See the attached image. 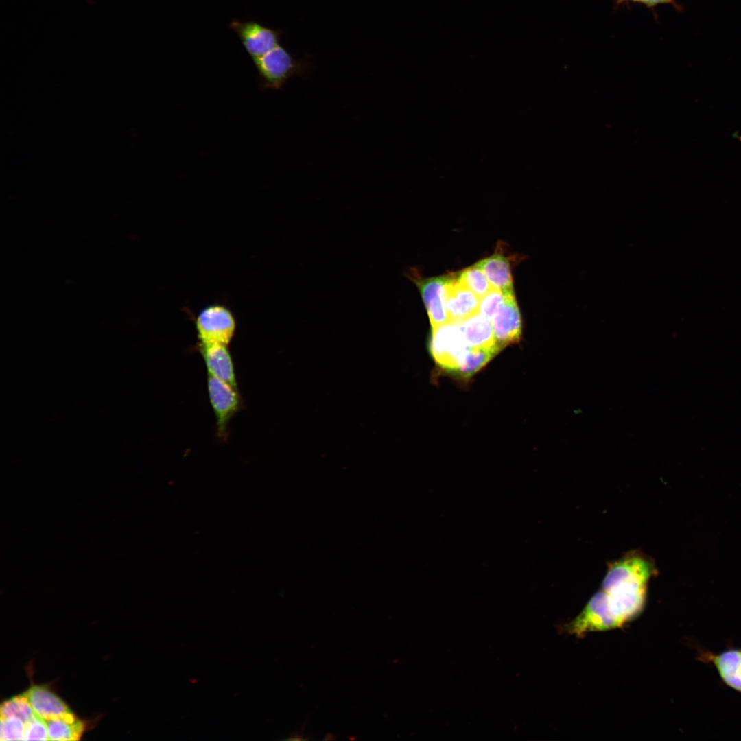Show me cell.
<instances>
[{"label": "cell", "instance_id": "cell-1", "mask_svg": "<svg viewBox=\"0 0 741 741\" xmlns=\"http://www.w3.org/2000/svg\"><path fill=\"white\" fill-rule=\"evenodd\" d=\"M655 572L652 561L637 551L610 563L600 590L578 614L582 627L589 632L602 631L635 619L644 609Z\"/></svg>", "mask_w": 741, "mask_h": 741}, {"label": "cell", "instance_id": "cell-2", "mask_svg": "<svg viewBox=\"0 0 741 741\" xmlns=\"http://www.w3.org/2000/svg\"><path fill=\"white\" fill-rule=\"evenodd\" d=\"M252 61L259 88L263 90L280 89L294 76L307 77L314 66L311 56L297 58L281 44Z\"/></svg>", "mask_w": 741, "mask_h": 741}, {"label": "cell", "instance_id": "cell-3", "mask_svg": "<svg viewBox=\"0 0 741 741\" xmlns=\"http://www.w3.org/2000/svg\"><path fill=\"white\" fill-rule=\"evenodd\" d=\"M429 349L440 367L456 372L469 349L460 322L449 321L432 328Z\"/></svg>", "mask_w": 741, "mask_h": 741}, {"label": "cell", "instance_id": "cell-4", "mask_svg": "<svg viewBox=\"0 0 741 741\" xmlns=\"http://www.w3.org/2000/svg\"><path fill=\"white\" fill-rule=\"evenodd\" d=\"M207 390L216 420V434L222 440L228 438L231 418L242 409V399L237 389L208 375Z\"/></svg>", "mask_w": 741, "mask_h": 741}, {"label": "cell", "instance_id": "cell-5", "mask_svg": "<svg viewBox=\"0 0 741 741\" xmlns=\"http://www.w3.org/2000/svg\"><path fill=\"white\" fill-rule=\"evenodd\" d=\"M200 343L229 344L235 331L236 322L233 315L225 307L213 305L205 307L198 315L196 321Z\"/></svg>", "mask_w": 741, "mask_h": 741}, {"label": "cell", "instance_id": "cell-6", "mask_svg": "<svg viewBox=\"0 0 741 741\" xmlns=\"http://www.w3.org/2000/svg\"><path fill=\"white\" fill-rule=\"evenodd\" d=\"M229 28L233 31L252 60L259 58L280 44L284 32L266 27L253 19H231Z\"/></svg>", "mask_w": 741, "mask_h": 741}, {"label": "cell", "instance_id": "cell-7", "mask_svg": "<svg viewBox=\"0 0 741 741\" xmlns=\"http://www.w3.org/2000/svg\"><path fill=\"white\" fill-rule=\"evenodd\" d=\"M450 277L412 278L421 295L432 328L450 321L446 306L447 285Z\"/></svg>", "mask_w": 741, "mask_h": 741}, {"label": "cell", "instance_id": "cell-8", "mask_svg": "<svg viewBox=\"0 0 741 741\" xmlns=\"http://www.w3.org/2000/svg\"><path fill=\"white\" fill-rule=\"evenodd\" d=\"M697 660L712 666L727 687L741 693V648L730 647L719 652L699 648Z\"/></svg>", "mask_w": 741, "mask_h": 741}, {"label": "cell", "instance_id": "cell-9", "mask_svg": "<svg viewBox=\"0 0 741 741\" xmlns=\"http://www.w3.org/2000/svg\"><path fill=\"white\" fill-rule=\"evenodd\" d=\"M491 322L496 342L502 348L519 341L521 318L514 292L506 295Z\"/></svg>", "mask_w": 741, "mask_h": 741}, {"label": "cell", "instance_id": "cell-10", "mask_svg": "<svg viewBox=\"0 0 741 741\" xmlns=\"http://www.w3.org/2000/svg\"><path fill=\"white\" fill-rule=\"evenodd\" d=\"M25 694L35 714L44 720L63 719L75 722L78 720L64 702L45 686H32Z\"/></svg>", "mask_w": 741, "mask_h": 741}, {"label": "cell", "instance_id": "cell-11", "mask_svg": "<svg viewBox=\"0 0 741 741\" xmlns=\"http://www.w3.org/2000/svg\"><path fill=\"white\" fill-rule=\"evenodd\" d=\"M480 299L457 277L451 275L447 285L446 306L450 321L461 322L479 312Z\"/></svg>", "mask_w": 741, "mask_h": 741}, {"label": "cell", "instance_id": "cell-12", "mask_svg": "<svg viewBox=\"0 0 741 741\" xmlns=\"http://www.w3.org/2000/svg\"><path fill=\"white\" fill-rule=\"evenodd\" d=\"M198 347L205 363L208 375L237 389L233 361L228 345L199 342Z\"/></svg>", "mask_w": 741, "mask_h": 741}, {"label": "cell", "instance_id": "cell-13", "mask_svg": "<svg viewBox=\"0 0 741 741\" xmlns=\"http://www.w3.org/2000/svg\"><path fill=\"white\" fill-rule=\"evenodd\" d=\"M460 324L469 348L501 347L495 338L491 320L480 313L470 316Z\"/></svg>", "mask_w": 741, "mask_h": 741}, {"label": "cell", "instance_id": "cell-14", "mask_svg": "<svg viewBox=\"0 0 741 741\" xmlns=\"http://www.w3.org/2000/svg\"><path fill=\"white\" fill-rule=\"evenodd\" d=\"M484 272L491 286L502 292L513 291V277L508 258L497 252L475 263Z\"/></svg>", "mask_w": 741, "mask_h": 741}, {"label": "cell", "instance_id": "cell-15", "mask_svg": "<svg viewBox=\"0 0 741 741\" xmlns=\"http://www.w3.org/2000/svg\"><path fill=\"white\" fill-rule=\"evenodd\" d=\"M502 348H469L456 371L463 377H469L484 367Z\"/></svg>", "mask_w": 741, "mask_h": 741}, {"label": "cell", "instance_id": "cell-16", "mask_svg": "<svg viewBox=\"0 0 741 741\" xmlns=\"http://www.w3.org/2000/svg\"><path fill=\"white\" fill-rule=\"evenodd\" d=\"M49 740H78L84 731V724L77 720L69 722L63 719L45 720Z\"/></svg>", "mask_w": 741, "mask_h": 741}, {"label": "cell", "instance_id": "cell-17", "mask_svg": "<svg viewBox=\"0 0 741 741\" xmlns=\"http://www.w3.org/2000/svg\"><path fill=\"white\" fill-rule=\"evenodd\" d=\"M457 278L480 299L493 288L484 272L476 264L463 270Z\"/></svg>", "mask_w": 741, "mask_h": 741}, {"label": "cell", "instance_id": "cell-18", "mask_svg": "<svg viewBox=\"0 0 741 741\" xmlns=\"http://www.w3.org/2000/svg\"><path fill=\"white\" fill-rule=\"evenodd\" d=\"M12 716L21 718L25 724L35 717L36 714L25 693L12 697L1 704V716Z\"/></svg>", "mask_w": 741, "mask_h": 741}, {"label": "cell", "instance_id": "cell-19", "mask_svg": "<svg viewBox=\"0 0 741 741\" xmlns=\"http://www.w3.org/2000/svg\"><path fill=\"white\" fill-rule=\"evenodd\" d=\"M25 724L16 716H1L0 740H24Z\"/></svg>", "mask_w": 741, "mask_h": 741}, {"label": "cell", "instance_id": "cell-20", "mask_svg": "<svg viewBox=\"0 0 741 741\" xmlns=\"http://www.w3.org/2000/svg\"><path fill=\"white\" fill-rule=\"evenodd\" d=\"M508 293L510 292L504 293L499 290L493 288L488 294L480 298L479 313L491 320Z\"/></svg>", "mask_w": 741, "mask_h": 741}, {"label": "cell", "instance_id": "cell-21", "mask_svg": "<svg viewBox=\"0 0 741 741\" xmlns=\"http://www.w3.org/2000/svg\"><path fill=\"white\" fill-rule=\"evenodd\" d=\"M24 740H49L47 725L36 715L25 724Z\"/></svg>", "mask_w": 741, "mask_h": 741}, {"label": "cell", "instance_id": "cell-22", "mask_svg": "<svg viewBox=\"0 0 741 741\" xmlns=\"http://www.w3.org/2000/svg\"><path fill=\"white\" fill-rule=\"evenodd\" d=\"M616 1L621 3L622 1H632L635 2L642 3L649 6H653L659 3H670L672 0H615Z\"/></svg>", "mask_w": 741, "mask_h": 741}]
</instances>
